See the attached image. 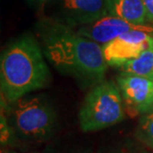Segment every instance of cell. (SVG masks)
Listing matches in <instances>:
<instances>
[{"label": "cell", "instance_id": "1", "mask_svg": "<svg viewBox=\"0 0 153 153\" xmlns=\"http://www.w3.org/2000/svg\"><path fill=\"white\" fill-rule=\"evenodd\" d=\"M36 36L45 58L60 73L84 85H97L105 78L108 65L102 45L46 17L36 25Z\"/></svg>", "mask_w": 153, "mask_h": 153}, {"label": "cell", "instance_id": "2", "mask_svg": "<svg viewBox=\"0 0 153 153\" xmlns=\"http://www.w3.org/2000/svg\"><path fill=\"white\" fill-rule=\"evenodd\" d=\"M38 40L30 33L12 41L0 60L2 96L9 102L46 87L51 74Z\"/></svg>", "mask_w": 153, "mask_h": 153}, {"label": "cell", "instance_id": "3", "mask_svg": "<svg viewBox=\"0 0 153 153\" xmlns=\"http://www.w3.org/2000/svg\"><path fill=\"white\" fill-rule=\"evenodd\" d=\"M82 131H97L121 122L125 105L121 91L114 82H100L87 94L79 114Z\"/></svg>", "mask_w": 153, "mask_h": 153}, {"label": "cell", "instance_id": "4", "mask_svg": "<svg viewBox=\"0 0 153 153\" xmlns=\"http://www.w3.org/2000/svg\"><path fill=\"white\" fill-rule=\"evenodd\" d=\"M13 103L15 126L21 135L37 141L51 136L56 114L47 100L40 97H23Z\"/></svg>", "mask_w": 153, "mask_h": 153}, {"label": "cell", "instance_id": "5", "mask_svg": "<svg viewBox=\"0 0 153 153\" xmlns=\"http://www.w3.org/2000/svg\"><path fill=\"white\" fill-rule=\"evenodd\" d=\"M46 18L79 28L108 15L106 0H48Z\"/></svg>", "mask_w": 153, "mask_h": 153}, {"label": "cell", "instance_id": "6", "mask_svg": "<svg viewBox=\"0 0 153 153\" xmlns=\"http://www.w3.org/2000/svg\"><path fill=\"white\" fill-rule=\"evenodd\" d=\"M117 85L129 114H144L153 111V79L121 72Z\"/></svg>", "mask_w": 153, "mask_h": 153}, {"label": "cell", "instance_id": "7", "mask_svg": "<svg viewBox=\"0 0 153 153\" xmlns=\"http://www.w3.org/2000/svg\"><path fill=\"white\" fill-rule=\"evenodd\" d=\"M132 30H142L153 34L152 26L136 25L111 15H106L93 23L79 27L76 29V31L79 35L93 40L100 45H105Z\"/></svg>", "mask_w": 153, "mask_h": 153}, {"label": "cell", "instance_id": "8", "mask_svg": "<svg viewBox=\"0 0 153 153\" xmlns=\"http://www.w3.org/2000/svg\"><path fill=\"white\" fill-rule=\"evenodd\" d=\"M152 44L153 39L144 43H132L122 38H116L102 45V53L108 66L121 68L127 62L138 57Z\"/></svg>", "mask_w": 153, "mask_h": 153}, {"label": "cell", "instance_id": "9", "mask_svg": "<svg viewBox=\"0 0 153 153\" xmlns=\"http://www.w3.org/2000/svg\"><path fill=\"white\" fill-rule=\"evenodd\" d=\"M108 13L136 25H147L143 0H106Z\"/></svg>", "mask_w": 153, "mask_h": 153}, {"label": "cell", "instance_id": "10", "mask_svg": "<svg viewBox=\"0 0 153 153\" xmlns=\"http://www.w3.org/2000/svg\"><path fill=\"white\" fill-rule=\"evenodd\" d=\"M122 73L153 79V44L120 68Z\"/></svg>", "mask_w": 153, "mask_h": 153}, {"label": "cell", "instance_id": "11", "mask_svg": "<svg viewBox=\"0 0 153 153\" xmlns=\"http://www.w3.org/2000/svg\"><path fill=\"white\" fill-rule=\"evenodd\" d=\"M135 136L142 144L153 150V111L146 112L140 118Z\"/></svg>", "mask_w": 153, "mask_h": 153}, {"label": "cell", "instance_id": "12", "mask_svg": "<svg viewBox=\"0 0 153 153\" xmlns=\"http://www.w3.org/2000/svg\"><path fill=\"white\" fill-rule=\"evenodd\" d=\"M148 22H153V0H143Z\"/></svg>", "mask_w": 153, "mask_h": 153}, {"label": "cell", "instance_id": "13", "mask_svg": "<svg viewBox=\"0 0 153 153\" xmlns=\"http://www.w3.org/2000/svg\"><path fill=\"white\" fill-rule=\"evenodd\" d=\"M28 1L33 3V4H35V5H43L44 6V4L48 1V0H28Z\"/></svg>", "mask_w": 153, "mask_h": 153}, {"label": "cell", "instance_id": "14", "mask_svg": "<svg viewBox=\"0 0 153 153\" xmlns=\"http://www.w3.org/2000/svg\"><path fill=\"white\" fill-rule=\"evenodd\" d=\"M10 153H15V152H10Z\"/></svg>", "mask_w": 153, "mask_h": 153}]
</instances>
